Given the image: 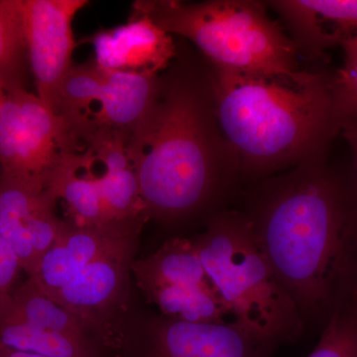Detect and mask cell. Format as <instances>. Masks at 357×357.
Instances as JSON below:
<instances>
[{
  "label": "cell",
  "instance_id": "6",
  "mask_svg": "<svg viewBox=\"0 0 357 357\" xmlns=\"http://www.w3.org/2000/svg\"><path fill=\"white\" fill-rule=\"evenodd\" d=\"M159 76L102 69L91 60L73 66L59 95L58 114L68 135L86 109L98 103L77 137L84 150L86 138L96 131L128 135L151 107Z\"/></svg>",
  "mask_w": 357,
  "mask_h": 357
},
{
  "label": "cell",
  "instance_id": "9",
  "mask_svg": "<svg viewBox=\"0 0 357 357\" xmlns=\"http://www.w3.org/2000/svg\"><path fill=\"white\" fill-rule=\"evenodd\" d=\"M86 0H21L28 65L36 95L58 114L59 95L76 48L73 21Z\"/></svg>",
  "mask_w": 357,
  "mask_h": 357
},
{
  "label": "cell",
  "instance_id": "26",
  "mask_svg": "<svg viewBox=\"0 0 357 357\" xmlns=\"http://www.w3.org/2000/svg\"><path fill=\"white\" fill-rule=\"evenodd\" d=\"M4 91H2V89L0 88V102H1L2 98H3Z\"/></svg>",
  "mask_w": 357,
  "mask_h": 357
},
{
  "label": "cell",
  "instance_id": "7",
  "mask_svg": "<svg viewBox=\"0 0 357 357\" xmlns=\"http://www.w3.org/2000/svg\"><path fill=\"white\" fill-rule=\"evenodd\" d=\"M138 287L164 318L188 323L234 321L190 239L166 241L132 264Z\"/></svg>",
  "mask_w": 357,
  "mask_h": 357
},
{
  "label": "cell",
  "instance_id": "13",
  "mask_svg": "<svg viewBox=\"0 0 357 357\" xmlns=\"http://www.w3.org/2000/svg\"><path fill=\"white\" fill-rule=\"evenodd\" d=\"M273 352L236 321L188 323L163 318L151 326L150 357H271Z\"/></svg>",
  "mask_w": 357,
  "mask_h": 357
},
{
  "label": "cell",
  "instance_id": "19",
  "mask_svg": "<svg viewBox=\"0 0 357 357\" xmlns=\"http://www.w3.org/2000/svg\"><path fill=\"white\" fill-rule=\"evenodd\" d=\"M28 72L21 0H0V88L26 89Z\"/></svg>",
  "mask_w": 357,
  "mask_h": 357
},
{
  "label": "cell",
  "instance_id": "12",
  "mask_svg": "<svg viewBox=\"0 0 357 357\" xmlns=\"http://www.w3.org/2000/svg\"><path fill=\"white\" fill-rule=\"evenodd\" d=\"M84 41L93 45L98 67L119 72L159 76L178 55L172 35L134 8L126 24L100 30Z\"/></svg>",
  "mask_w": 357,
  "mask_h": 357
},
{
  "label": "cell",
  "instance_id": "22",
  "mask_svg": "<svg viewBox=\"0 0 357 357\" xmlns=\"http://www.w3.org/2000/svg\"><path fill=\"white\" fill-rule=\"evenodd\" d=\"M340 47L344 50V64L333 74V86L342 132L344 129L357 128V37L347 40Z\"/></svg>",
  "mask_w": 357,
  "mask_h": 357
},
{
  "label": "cell",
  "instance_id": "15",
  "mask_svg": "<svg viewBox=\"0 0 357 357\" xmlns=\"http://www.w3.org/2000/svg\"><path fill=\"white\" fill-rule=\"evenodd\" d=\"M280 15L299 53L319 58L357 37V0H275L265 2Z\"/></svg>",
  "mask_w": 357,
  "mask_h": 357
},
{
  "label": "cell",
  "instance_id": "16",
  "mask_svg": "<svg viewBox=\"0 0 357 357\" xmlns=\"http://www.w3.org/2000/svg\"><path fill=\"white\" fill-rule=\"evenodd\" d=\"M84 150L102 164L98 180L110 218L123 220L146 215L137 175L126 150V134L96 131L84 141Z\"/></svg>",
  "mask_w": 357,
  "mask_h": 357
},
{
  "label": "cell",
  "instance_id": "8",
  "mask_svg": "<svg viewBox=\"0 0 357 357\" xmlns=\"http://www.w3.org/2000/svg\"><path fill=\"white\" fill-rule=\"evenodd\" d=\"M68 152H77L64 123L36 93H4L0 102V169L47 188Z\"/></svg>",
  "mask_w": 357,
  "mask_h": 357
},
{
  "label": "cell",
  "instance_id": "21",
  "mask_svg": "<svg viewBox=\"0 0 357 357\" xmlns=\"http://www.w3.org/2000/svg\"><path fill=\"white\" fill-rule=\"evenodd\" d=\"M307 357H357V302L331 319Z\"/></svg>",
  "mask_w": 357,
  "mask_h": 357
},
{
  "label": "cell",
  "instance_id": "25",
  "mask_svg": "<svg viewBox=\"0 0 357 357\" xmlns=\"http://www.w3.org/2000/svg\"><path fill=\"white\" fill-rule=\"evenodd\" d=\"M0 357H47L38 356V354H27V352H21L10 351V349L0 347Z\"/></svg>",
  "mask_w": 357,
  "mask_h": 357
},
{
  "label": "cell",
  "instance_id": "17",
  "mask_svg": "<svg viewBox=\"0 0 357 357\" xmlns=\"http://www.w3.org/2000/svg\"><path fill=\"white\" fill-rule=\"evenodd\" d=\"M95 165V157L88 150L68 152L47 185L58 199H63L69 220L77 225L98 227L115 222L105 206Z\"/></svg>",
  "mask_w": 357,
  "mask_h": 357
},
{
  "label": "cell",
  "instance_id": "18",
  "mask_svg": "<svg viewBox=\"0 0 357 357\" xmlns=\"http://www.w3.org/2000/svg\"><path fill=\"white\" fill-rule=\"evenodd\" d=\"M6 318L86 342L81 321L49 297L30 278L14 289L13 304Z\"/></svg>",
  "mask_w": 357,
  "mask_h": 357
},
{
  "label": "cell",
  "instance_id": "23",
  "mask_svg": "<svg viewBox=\"0 0 357 357\" xmlns=\"http://www.w3.org/2000/svg\"><path fill=\"white\" fill-rule=\"evenodd\" d=\"M20 269L22 268L17 256L0 236V321L10 312L13 294Z\"/></svg>",
  "mask_w": 357,
  "mask_h": 357
},
{
  "label": "cell",
  "instance_id": "20",
  "mask_svg": "<svg viewBox=\"0 0 357 357\" xmlns=\"http://www.w3.org/2000/svg\"><path fill=\"white\" fill-rule=\"evenodd\" d=\"M0 347L47 357H91L86 342L8 318L0 321Z\"/></svg>",
  "mask_w": 357,
  "mask_h": 357
},
{
  "label": "cell",
  "instance_id": "5",
  "mask_svg": "<svg viewBox=\"0 0 357 357\" xmlns=\"http://www.w3.org/2000/svg\"><path fill=\"white\" fill-rule=\"evenodd\" d=\"M132 8L191 41L215 69L275 76L301 70L295 44L255 0H138Z\"/></svg>",
  "mask_w": 357,
  "mask_h": 357
},
{
  "label": "cell",
  "instance_id": "4",
  "mask_svg": "<svg viewBox=\"0 0 357 357\" xmlns=\"http://www.w3.org/2000/svg\"><path fill=\"white\" fill-rule=\"evenodd\" d=\"M204 269L241 324L270 349L295 344L306 333L302 317L258 245L243 211L222 208L192 241Z\"/></svg>",
  "mask_w": 357,
  "mask_h": 357
},
{
  "label": "cell",
  "instance_id": "3",
  "mask_svg": "<svg viewBox=\"0 0 357 357\" xmlns=\"http://www.w3.org/2000/svg\"><path fill=\"white\" fill-rule=\"evenodd\" d=\"M208 66L218 124L241 177L263 180L326 162L342 126L333 75L259 76Z\"/></svg>",
  "mask_w": 357,
  "mask_h": 357
},
{
  "label": "cell",
  "instance_id": "2",
  "mask_svg": "<svg viewBox=\"0 0 357 357\" xmlns=\"http://www.w3.org/2000/svg\"><path fill=\"white\" fill-rule=\"evenodd\" d=\"M126 150L148 218L174 222L222 203L241 175L218 124L208 62L177 55Z\"/></svg>",
  "mask_w": 357,
  "mask_h": 357
},
{
  "label": "cell",
  "instance_id": "11",
  "mask_svg": "<svg viewBox=\"0 0 357 357\" xmlns=\"http://www.w3.org/2000/svg\"><path fill=\"white\" fill-rule=\"evenodd\" d=\"M146 215L98 227L62 220L57 239L40 258L29 278L53 299L60 289L89 262L126 237L141 231Z\"/></svg>",
  "mask_w": 357,
  "mask_h": 357
},
{
  "label": "cell",
  "instance_id": "1",
  "mask_svg": "<svg viewBox=\"0 0 357 357\" xmlns=\"http://www.w3.org/2000/svg\"><path fill=\"white\" fill-rule=\"evenodd\" d=\"M243 213L307 331L321 333L357 302V188L351 174L323 162L263 178Z\"/></svg>",
  "mask_w": 357,
  "mask_h": 357
},
{
  "label": "cell",
  "instance_id": "24",
  "mask_svg": "<svg viewBox=\"0 0 357 357\" xmlns=\"http://www.w3.org/2000/svg\"><path fill=\"white\" fill-rule=\"evenodd\" d=\"M345 139L349 141L352 151V171L351 174L352 180L357 188V128L344 129L342 132Z\"/></svg>",
  "mask_w": 357,
  "mask_h": 357
},
{
  "label": "cell",
  "instance_id": "10",
  "mask_svg": "<svg viewBox=\"0 0 357 357\" xmlns=\"http://www.w3.org/2000/svg\"><path fill=\"white\" fill-rule=\"evenodd\" d=\"M58 201L47 188L0 173V236L28 276L60 232Z\"/></svg>",
  "mask_w": 357,
  "mask_h": 357
},
{
  "label": "cell",
  "instance_id": "14",
  "mask_svg": "<svg viewBox=\"0 0 357 357\" xmlns=\"http://www.w3.org/2000/svg\"><path fill=\"white\" fill-rule=\"evenodd\" d=\"M139 234H131L89 262L53 298L84 328L119 299L129 267H132L131 258Z\"/></svg>",
  "mask_w": 357,
  "mask_h": 357
}]
</instances>
